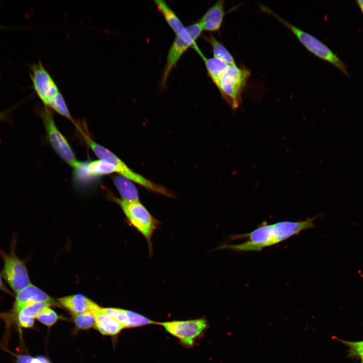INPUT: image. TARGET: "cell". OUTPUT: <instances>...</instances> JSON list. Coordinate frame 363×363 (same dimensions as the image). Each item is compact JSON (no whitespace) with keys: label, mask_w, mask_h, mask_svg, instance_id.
<instances>
[{"label":"cell","mask_w":363,"mask_h":363,"mask_svg":"<svg viewBox=\"0 0 363 363\" xmlns=\"http://www.w3.org/2000/svg\"><path fill=\"white\" fill-rule=\"evenodd\" d=\"M318 217L298 221H284L274 223L262 224L253 231L242 234L233 235L232 239H246L238 244H225L219 249L235 252H259L264 248L282 242L299 234L301 231L315 226V220Z\"/></svg>","instance_id":"obj_1"},{"label":"cell","mask_w":363,"mask_h":363,"mask_svg":"<svg viewBox=\"0 0 363 363\" xmlns=\"http://www.w3.org/2000/svg\"><path fill=\"white\" fill-rule=\"evenodd\" d=\"M260 8L262 11L273 16L288 28L311 53L332 65L344 74L349 75L346 64L328 46L311 34L288 22L267 7L260 5Z\"/></svg>","instance_id":"obj_2"},{"label":"cell","mask_w":363,"mask_h":363,"mask_svg":"<svg viewBox=\"0 0 363 363\" xmlns=\"http://www.w3.org/2000/svg\"><path fill=\"white\" fill-rule=\"evenodd\" d=\"M84 137L87 145L99 159L110 162L116 165V173L119 175L153 192L170 198L174 197L172 193L164 187L152 182L143 176L133 171L113 153L106 148L95 142L89 136L84 135Z\"/></svg>","instance_id":"obj_3"},{"label":"cell","mask_w":363,"mask_h":363,"mask_svg":"<svg viewBox=\"0 0 363 363\" xmlns=\"http://www.w3.org/2000/svg\"><path fill=\"white\" fill-rule=\"evenodd\" d=\"M250 75L245 67L229 65L222 75L217 87L232 109H236L241 103L242 94Z\"/></svg>","instance_id":"obj_4"},{"label":"cell","mask_w":363,"mask_h":363,"mask_svg":"<svg viewBox=\"0 0 363 363\" xmlns=\"http://www.w3.org/2000/svg\"><path fill=\"white\" fill-rule=\"evenodd\" d=\"M130 223L146 239L149 254H153L151 238L154 231L160 224L147 209L139 201L128 202L115 199Z\"/></svg>","instance_id":"obj_5"},{"label":"cell","mask_w":363,"mask_h":363,"mask_svg":"<svg viewBox=\"0 0 363 363\" xmlns=\"http://www.w3.org/2000/svg\"><path fill=\"white\" fill-rule=\"evenodd\" d=\"M171 335L176 338L185 347L190 348L202 337L208 327L207 320L204 318L186 320H172L157 322Z\"/></svg>","instance_id":"obj_6"},{"label":"cell","mask_w":363,"mask_h":363,"mask_svg":"<svg viewBox=\"0 0 363 363\" xmlns=\"http://www.w3.org/2000/svg\"><path fill=\"white\" fill-rule=\"evenodd\" d=\"M48 141L56 154L70 166L75 169L80 164L67 140L57 129L50 110L44 107L41 110Z\"/></svg>","instance_id":"obj_7"},{"label":"cell","mask_w":363,"mask_h":363,"mask_svg":"<svg viewBox=\"0 0 363 363\" xmlns=\"http://www.w3.org/2000/svg\"><path fill=\"white\" fill-rule=\"evenodd\" d=\"M31 71L33 88L45 106L50 108L55 97L60 92L58 87L41 62L33 64Z\"/></svg>","instance_id":"obj_8"},{"label":"cell","mask_w":363,"mask_h":363,"mask_svg":"<svg viewBox=\"0 0 363 363\" xmlns=\"http://www.w3.org/2000/svg\"><path fill=\"white\" fill-rule=\"evenodd\" d=\"M4 268L3 275L16 293L30 283L29 275L24 263L14 253L3 254Z\"/></svg>","instance_id":"obj_9"},{"label":"cell","mask_w":363,"mask_h":363,"mask_svg":"<svg viewBox=\"0 0 363 363\" xmlns=\"http://www.w3.org/2000/svg\"><path fill=\"white\" fill-rule=\"evenodd\" d=\"M103 310L117 321L125 329L157 324V322L132 311L115 308H103Z\"/></svg>","instance_id":"obj_10"},{"label":"cell","mask_w":363,"mask_h":363,"mask_svg":"<svg viewBox=\"0 0 363 363\" xmlns=\"http://www.w3.org/2000/svg\"><path fill=\"white\" fill-rule=\"evenodd\" d=\"M36 302H46L52 305L58 306V304L56 303L47 293L35 285L30 284L17 293L14 311L17 315L24 306Z\"/></svg>","instance_id":"obj_11"},{"label":"cell","mask_w":363,"mask_h":363,"mask_svg":"<svg viewBox=\"0 0 363 363\" xmlns=\"http://www.w3.org/2000/svg\"><path fill=\"white\" fill-rule=\"evenodd\" d=\"M154 3L158 10L161 13L166 23L175 33L176 36L187 42L191 41L192 38L186 27L184 26L178 16L167 3L162 0H155Z\"/></svg>","instance_id":"obj_12"},{"label":"cell","mask_w":363,"mask_h":363,"mask_svg":"<svg viewBox=\"0 0 363 363\" xmlns=\"http://www.w3.org/2000/svg\"><path fill=\"white\" fill-rule=\"evenodd\" d=\"M92 312L95 317L94 327L101 334L114 336L125 329L117 321L105 313L100 306H98Z\"/></svg>","instance_id":"obj_13"},{"label":"cell","mask_w":363,"mask_h":363,"mask_svg":"<svg viewBox=\"0 0 363 363\" xmlns=\"http://www.w3.org/2000/svg\"><path fill=\"white\" fill-rule=\"evenodd\" d=\"M224 4V0L217 1L199 20L203 30L214 32L220 29L225 15Z\"/></svg>","instance_id":"obj_14"},{"label":"cell","mask_w":363,"mask_h":363,"mask_svg":"<svg viewBox=\"0 0 363 363\" xmlns=\"http://www.w3.org/2000/svg\"><path fill=\"white\" fill-rule=\"evenodd\" d=\"M190 47L192 46L189 43L176 36L167 53L161 86L165 85L171 70Z\"/></svg>","instance_id":"obj_15"},{"label":"cell","mask_w":363,"mask_h":363,"mask_svg":"<svg viewBox=\"0 0 363 363\" xmlns=\"http://www.w3.org/2000/svg\"><path fill=\"white\" fill-rule=\"evenodd\" d=\"M58 303L72 315L92 311L98 305L81 294L66 296L57 299Z\"/></svg>","instance_id":"obj_16"},{"label":"cell","mask_w":363,"mask_h":363,"mask_svg":"<svg viewBox=\"0 0 363 363\" xmlns=\"http://www.w3.org/2000/svg\"><path fill=\"white\" fill-rule=\"evenodd\" d=\"M80 167L88 176H97L116 173V166L115 164L100 159L89 162H81Z\"/></svg>","instance_id":"obj_17"},{"label":"cell","mask_w":363,"mask_h":363,"mask_svg":"<svg viewBox=\"0 0 363 363\" xmlns=\"http://www.w3.org/2000/svg\"><path fill=\"white\" fill-rule=\"evenodd\" d=\"M113 183L119 193L122 199L128 202L139 201L138 190L133 183L120 176H116Z\"/></svg>","instance_id":"obj_18"},{"label":"cell","mask_w":363,"mask_h":363,"mask_svg":"<svg viewBox=\"0 0 363 363\" xmlns=\"http://www.w3.org/2000/svg\"><path fill=\"white\" fill-rule=\"evenodd\" d=\"M200 56L204 62L210 78L217 87L222 75L229 65L214 57L207 58L203 54Z\"/></svg>","instance_id":"obj_19"},{"label":"cell","mask_w":363,"mask_h":363,"mask_svg":"<svg viewBox=\"0 0 363 363\" xmlns=\"http://www.w3.org/2000/svg\"><path fill=\"white\" fill-rule=\"evenodd\" d=\"M211 45L214 57L219 59L228 65H236L235 61L229 51L213 35L205 36Z\"/></svg>","instance_id":"obj_20"},{"label":"cell","mask_w":363,"mask_h":363,"mask_svg":"<svg viewBox=\"0 0 363 363\" xmlns=\"http://www.w3.org/2000/svg\"><path fill=\"white\" fill-rule=\"evenodd\" d=\"M72 315V319L77 329L88 330L94 327L95 317L91 311Z\"/></svg>","instance_id":"obj_21"},{"label":"cell","mask_w":363,"mask_h":363,"mask_svg":"<svg viewBox=\"0 0 363 363\" xmlns=\"http://www.w3.org/2000/svg\"><path fill=\"white\" fill-rule=\"evenodd\" d=\"M52 306L46 302H36L24 306L17 314L36 319L37 316L45 309Z\"/></svg>","instance_id":"obj_22"},{"label":"cell","mask_w":363,"mask_h":363,"mask_svg":"<svg viewBox=\"0 0 363 363\" xmlns=\"http://www.w3.org/2000/svg\"><path fill=\"white\" fill-rule=\"evenodd\" d=\"M50 108H51L60 115L66 117L73 123H75L68 108L64 96L60 92L55 97Z\"/></svg>","instance_id":"obj_23"},{"label":"cell","mask_w":363,"mask_h":363,"mask_svg":"<svg viewBox=\"0 0 363 363\" xmlns=\"http://www.w3.org/2000/svg\"><path fill=\"white\" fill-rule=\"evenodd\" d=\"M348 348V355L350 357L363 359V340L352 341L335 338Z\"/></svg>","instance_id":"obj_24"},{"label":"cell","mask_w":363,"mask_h":363,"mask_svg":"<svg viewBox=\"0 0 363 363\" xmlns=\"http://www.w3.org/2000/svg\"><path fill=\"white\" fill-rule=\"evenodd\" d=\"M36 319L39 322L47 327H51L59 320L64 319L49 307L44 310Z\"/></svg>","instance_id":"obj_25"},{"label":"cell","mask_w":363,"mask_h":363,"mask_svg":"<svg viewBox=\"0 0 363 363\" xmlns=\"http://www.w3.org/2000/svg\"><path fill=\"white\" fill-rule=\"evenodd\" d=\"M17 322L19 326L25 328H32L34 325V318H30L20 314L17 315Z\"/></svg>","instance_id":"obj_26"},{"label":"cell","mask_w":363,"mask_h":363,"mask_svg":"<svg viewBox=\"0 0 363 363\" xmlns=\"http://www.w3.org/2000/svg\"><path fill=\"white\" fill-rule=\"evenodd\" d=\"M29 363H51L50 360L46 357L42 355H39L33 357Z\"/></svg>","instance_id":"obj_27"},{"label":"cell","mask_w":363,"mask_h":363,"mask_svg":"<svg viewBox=\"0 0 363 363\" xmlns=\"http://www.w3.org/2000/svg\"><path fill=\"white\" fill-rule=\"evenodd\" d=\"M32 356L28 355L20 354L17 356V363H29Z\"/></svg>","instance_id":"obj_28"},{"label":"cell","mask_w":363,"mask_h":363,"mask_svg":"<svg viewBox=\"0 0 363 363\" xmlns=\"http://www.w3.org/2000/svg\"><path fill=\"white\" fill-rule=\"evenodd\" d=\"M9 112L8 110L0 111V121L7 120Z\"/></svg>","instance_id":"obj_29"},{"label":"cell","mask_w":363,"mask_h":363,"mask_svg":"<svg viewBox=\"0 0 363 363\" xmlns=\"http://www.w3.org/2000/svg\"><path fill=\"white\" fill-rule=\"evenodd\" d=\"M355 3L363 15V0H357Z\"/></svg>","instance_id":"obj_30"},{"label":"cell","mask_w":363,"mask_h":363,"mask_svg":"<svg viewBox=\"0 0 363 363\" xmlns=\"http://www.w3.org/2000/svg\"><path fill=\"white\" fill-rule=\"evenodd\" d=\"M0 289H2V290H4L5 291H7L6 287H5L4 285L3 284L1 275H0Z\"/></svg>","instance_id":"obj_31"},{"label":"cell","mask_w":363,"mask_h":363,"mask_svg":"<svg viewBox=\"0 0 363 363\" xmlns=\"http://www.w3.org/2000/svg\"><path fill=\"white\" fill-rule=\"evenodd\" d=\"M361 363H363V359H361Z\"/></svg>","instance_id":"obj_32"}]
</instances>
